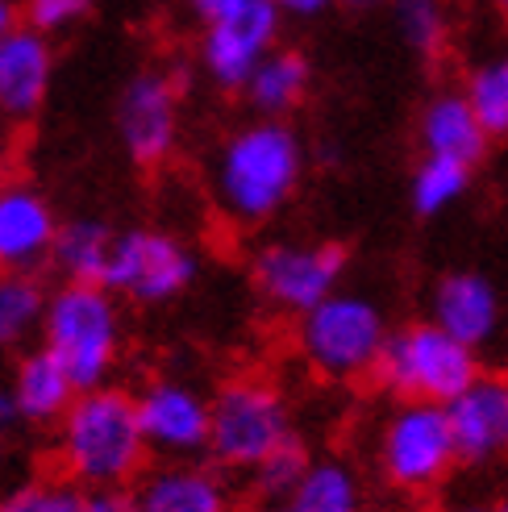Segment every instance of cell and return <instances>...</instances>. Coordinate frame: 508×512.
Listing matches in <instances>:
<instances>
[{
	"instance_id": "e0dca14e",
	"label": "cell",
	"mask_w": 508,
	"mask_h": 512,
	"mask_svg": "<svg viewBox=\"0 0 508 512\" xmlns=\"http://www.w3.org/2000/svg\"><path fill=\"white\" fill-rule=\"evenodd\" d=\"M500 317H504L500 292L484 271H471V267L446 271L438 275L434 292H429V321L471 350H484L496 338Z\"/></svg>"
},
{
	"instance_id": "4dcf8cb0",
	"label": "cell",
	"mask_w": 508,
	"mask_h": 512,
	"mask_svg": "<svg viewBox=\"0 0 508 512\" xmlns=\"http://www.w3.org/2000/svg\"><path fill=\"white\" fill-rule=\"evenodd\" d=\"M284 21H317L334 9V0H271Z\"/></svg>"
},
{
	"instance_id": "ffe728a7",
	"label": "cell",
	"mask_w": 508,
	"mask_h": 512,
	"mask_svg": "<svg viewBox=\"0 0 508 512\" xmlns=\"http://www.w3.org/2000/svg\"><path fill=\"white\" fill-rule=\"evenodd\" d=\"M309 88H313V63L304 59V50L275 46L250 71V80L242 84V96L259 117H288L309 96Z\"/></svg>"
},
{
	"instance_id": "484cf974",
	"label": "cell",
	"mask_w": 508,
	"mask_h": 512,
	"mask_svg": "<svg viewBox=\"0 0 508 512\" xmlns=\"http://www.w3.org/2000/svg\"><path fill=\"white\" fill-rule=\"evenodd\" d=\"M0 512H84V488L59 471H30L0 488Z\"/></svg>"
},
{
	"instance_id": "5bb4252c",
	"label": "cell",
	"mask_w": 508,
	"mask_h": 512,
	"mask_svg": "<svg viewBox=\"0 0 508 512\" xmlns=\"http://www.w3.org/2000/svg\"><path fill=\"white\" fill-rule=\"evenodd\" d=\"M459 463L488 467L508 454V375L479 371L459 396L446 400Z\"/></svg>"
},
{
	"instance_id": "83f0119b",
	"label": "cell",
	"mask_w": 508,
	"mask_h": 512,
	"mask_svg": "<svg viewBox=\"0 0 508 512\" xmlns=\"http://www.w3.org/2000/svg\"><path fill=\"white\" fill-rule=\"evenodd\" d=\"M309 446H304L296 433L292 438L279 442L267 458H259V463L250 467V483H254V496H275V500H284L292 488H296V479L304 475V467H309Z\"/></svg>"
},
{
	"instance_id": "7a4b0ae2",
	"label": "cell",
	"mask_w": 508,
	"mask_h": 512,
	"mask_svg": "<svg viewBox=\"0 0 508 512\" xmlns=\"http://www.w3.org/2000/svg\"><path fill=\"white\" fill-rule=\"evenodd\" d=\"M150 463L134 392L100 383L75 392L67 413L55 425V471L80 488H121L134 483Z\"/></svg>"
},
{
	"instance_id": "2e32d148",
	"label": "cell",
	"mask_w": 508,
	"mask_h": 512,
	"mask_svg": "<svg viewBox=\"0 0 508 512\" xmlns=\"http://www.w3.org/2000/svg\"><path fill=\"white\" fill-rule=\"evenodd\" d=\"M55 84V38L30 25H13L0 38V117L9 125H25L46 109Z\"/></svg>"
},
{
	"instance_id": "4fadbf2b",
	"label": "cell",
	"mask_w": 508,
	"mask_h": 512,
	"mask_svg": "<svg viewBox=\"0 0 508 512\" xmlns=\"http://www.w3.org/2000/svg\"><path fill=\"white\" fill-rule=\"evenodd\" d=\"M55 234L59 213L50 196L21 175H0V271L42 275Z\"/></svg>"
},
{
	"instance_id": "ba28073f",
	"label": "cell",
	"mask_w": 508,
	"mask_h": 512,
	"mask_svg": "<svg viewBox=\"0 0 508 512\" xmlns=\"http://www.w3.org/2000/svg\"><path fill=\"white\" fill-rule=\"evenodd\" d=\"M379 475L400 492H429L454 471L459 450L450 438L446 404L400 400L379 429Z\"/></svg>"
},
{
	"instance_id": "3957f363",
	"label": "cell",
	"mask_w": 508,
	"mask_h": 512,
	"mask_svg": "<svg viewBox=\"0 0 508 512\" xmlns=\"http://www.w3.org/2000/svg\"><path fill=\"white\" fill-rule=\"evenodd\" d=\"M38 342L63 363L75 392L109 383L121 363L125 317L105 284H59L46 292Z\"/></svg>"
},
{
	"instance_id": "8992f818",
	"label": "cell",
	"mask_w": 508,
	"mask_h": 512,
	"mask_svg": "<svg viewBox=\"0 0 508 512\" xmlns=\"http://www.w3.org/2000/svg\"><path fill=\"white\" fill-rule=\"evenodd\" d=\"M371 375L396 400L446 404L479 375V350L454 342L434 321H413L388 329V342L379 350V363Z\"/></svg>"
},
{
	"instance_id": "277c9868",
	"label": "cell",
	"mask_w": 508,
	"mask_h": 512,
	"mask_svg": "<svg viewBox=\"0 0 508 512\" xmlns=\"http://www.w3.org/2000/svg\"><path fill=\"white\" fill-rule=\"evenodd\" d=\"M388 313L367 292L334 288L296 317V350L317 375L334 383L367 379L388 342Z\"/></svg>"
},
{
	"instance_id": "d590c367",
	"label": "cell",
	"mask_w": 508,
	"mask_h": 512,
	"mask_svg": "<svg viewBox=\"0 0 508 512\" xmlns=\"http://www.w3.org/2000/svg\"><path fill=\"white\" fill-rule=\"evenodd\" d=\"M238 512H288V500H275V496H254L246 508Z\"/></svg>"
},
{
	"instance_id": "8d00e7d4",
	"label": "cell",
	"mask_w": 508,
	"mask_h": 512,
	"mask_svg": "<svg viewBox=\"0 0 508 512\" xmlns=\"http://www.w3.org/2000/svg\"><path fill=\"white\" fill-rule=\"evenodd\" d=\"M13 25H21V17H17V0H0V38H5Z\"/></svg>"
},
{
	"instance_id": "836d02e7",
	"label": "cell",
	"mask_w": 508,
	"mask_h": 512,
	"mask_svg": "<svg viewBox=\"0 0 508 512\" xmlns=\"http://www.w3.org/2000/svg\"><path fill=\"white\" fill-rule=\"evenodd\" d=\"M450 512H508V496H496V500H467Z\"/></svg>"
},
{
	"instance_id": "f546056e",
	"label": "cell",
	"mask_w": 508,
	"mask_h": 512,
	"mask_svg": "<svg viewBox=\"0 0 508 512\" xmlns=\"http://www.w3.org/2000/svg\"><path fill=\"white\" fill-rule=\"evenodd\" d=\"M84 512H142V508L134 496V483H121V488H88Z\"/></svg>"
},
{
	"instance_id": "ac0fdd59",
	"label": "cell",
	"mask_w": 508,
	"mask_h": 512,
	"mask_svg": "<svg viewBox=\"0 0 508 512\" xmlns=\"http://www.w3.org/2000/svg\"><path fill=\"white\" fill-rule=\"evenodd\" d=\"M9 392L17 421L30 429H55L59 417L67 413V404L75 400V383L63 371V363L50 354L42 342L17 350V363L9 371Z\"/></svg>"
},
{
	"instance_id": "7c38bea8",
	"label": "cell",
	"mask_w": 508,
	"mask_h": 512,
	"mask_svg": "<svg viewBox=\"0 0 508 512\" xmlns=\"http://www.w3.org/2000/svg\"><path fill=\"white\" fill-rule=\"evenodd\" d=\"M279 30H284V17L271 0H246L242 9L209 21L196 46L205 80L221 92H242L250 71L263 63L267 50L279 46Z\"/></svg>"
},
{
	"instance_id": "52a82bcc",
	"label": "cell",
	"mask_w": 508,
	"mask_h": 512,
	"mask_svg": "<svg viewBox=\"0 0 508 512\" xmlns=\"http://www.w3.org/2000/svg\"><path fill=\"white\" fill-rule=\"evenodd\" d=\"M196 275H200V259L184 238H175L171 229L134 225V229H113L109 263L100 284L117 300L159 309V304L180 300L196 284Z\"/></svg>"
},
{
	"instance_id": "e575fe53",
	"label": "cell",
	"mask_w": 508,
	"mask_h": 512,
	"mask_svg": "<svg viewBox=\"0 0 508 512\" xmlns=\"http://www.w3.org/2000/svg\"><path fill=\"white\" fill-rule=\"evenodd\" d=\"M9 155H13V125L0 117V175L9 171Z\"/></svg>"
},
{
	"instance_id": "1f68e13d",
	"label": "cell",
	"mask_w": 508,
	"mask_h": 512,
	"mask_svg": "<svg viewBox=\"0 0 508 512\" xmlns=\"http://www.w3.org/2000/svg\"><path fill=\"white\" fill-rule=\"evenodd\" d=\"M242 5H246V0H188V13H192L200 25H209V21L234 13V9H242Z\"/></svg>"
},
{
	"instance_id": "5b68a950",
	"label": "cell",
	"mask_w": 508,
	"mask_h": 512,
	"mask_svg": "<svg viewBox=\"0 0 508 512\" xmlns=\"http://www.w3.org/2000/svg\"><path fill=\"white\" fill-rule=\"evenodd\" d=\"M292 404L263 375H234L209 396V446L221 471H250L284 438H292Z\"/></svg>"
},
{
	"instance_id": "6da1fadb",
	"label": "cell",
	"mask_w": 508,
	"mask_h": 512,
	"mask_svg": "<svg viewBox=\"0 0 508 512\" xmlns=\"http://www.w3.org/2000/svg\"><path fill=\"white\" fill-rule=\"evenodd\" d=\"M213 200L242 229L267 225L292 204L304 179V142L288 117H254L213 155Z\"/></svg>"
},
{
	"instance_id": "d4e9b609",
	"label": "cell",
	"mask_w": 508,
	"mask_h": 512,
	"mask_svg": "<svg viewBox=\"0 0 508 512\" xmlns=\"http://www.w3.org/2000/svg\"><path fill=\"white\" fill-rule=\"evenodd\" d=\"M463 96L488 138H508V50L484 55L467 71Z\"/></svg>"
},
{
	"instance_id": "44dd1931",
	"label": "cell",
	"mask_w": 508,
	"mask_h": 512,
	"mask_svg": "<svg viewBox=\"0 0 508 512\" xmlns=\"http://www.w3.org/2000/svg\"><path fill=\"white\" fill-rule=\"evenodd\" d=\"M109 246H113V229L105 221L71 217V221H59L46 267L59 275V284H100L109 263Z\"/></svg>"
},
{
	"instance_id": "d6986e66",
	"label": "cell",
	"mask_w": 508,
	"mask_h": 512,
	"mask_svg": "<svg viewBox=\"0 0 508 512\" xmlns=\"http://www.w3.org/2000/svg\"><path fill=\"white\" fill-rule=\"evenodd\" d=\"M417 142L425 155H434V159H454V163L475 167L488 155L492 138L484 134V125L475 121L463 92H438L425 100V109L417 117Z\"/></svg>"
},
{
	"instance_id": "30bf717a",
	"label": "cell",
	"mask_w": 508,
	"mask_h": 512,
	"mask_svg": "<svg viewBox=\"0 0 508 512\" xmlns=\"http://www.w3.org/2000/svg\"><path fill=\"white\" fill-rule=\"evenodd\" d=\"M180 92H184V75L171 71H134L125 80L117 96V138L121 150L130 155L134 167H163L175 146H180Z\"/></svg>"
},
{
	"instance_id": "9a60e30c",
	"label": "cell",
	"mask_w": 508,
	"mask_h": 512,
	"mask_svg": "<svg viewBox=\"0 0 508 512\" xmlns=\"http://www.w3.org/2000/svg\"><path fill=\"white\" fill-rule=\"evenodd\" d=\"M134 496L142 512H238L225 471L200 458H167L155 467L146 463L134 479Z\"/></svg>"
},
{
	"instance_id": "9c48e42d",
	"label": "cell",
	"mask_w": 508,
	"mask_h": 512,
	"mask_svg": "<svg viewBox=\"0 0 508 512\" xmlns=\"http://www.w3.org/2000/svg\"><path fill=\"white\" fill-rule=\"evenodd\" d=\"M350 254L338 242H267L254 250L250 279L275 313L300 317L342 288Z\"/></svg>"
},
{
	"instance_id": "ab89813d",
	"label": "cell",
	"mask_w": 508,
	"mask_h": 512,
	"mask_svg": "<svg viewBox=\"0 0 508 512\" xmlns=\"http://www.w3.org/2000/svg\"><path fill=\"white\" fill-rule=\"evenodd\" d=\"M492 5H496V9H500V13L508 17V0H492Z\"/></svg>"
},
{
	"instance_id": "4316f807",
	"label": "cell",
	"mask_w": 508,
	"mask_h": 512,
	"mask_svg": "<svg viewBox=\"0 0 508 512\" xmlns=\"http://www.w3.org/2000/svg\"><path fill=\"white\" fill-rule=\"evenodd\" d=\"M400 42L421 59H434L446 42V0H388Z\"/></svg>"
},
{
	"instance_id": "603a6c76",
	"label": "cell",
	"mask_w": 508,
	"mask_h": 512,
	"mask_svg": "<svg viewBox=\"0 0 508 512\" xmlns=\"http://www.w3.org/2000/svg\"><path fill=\"white\" fill-rule=\"evenodd\" d=\"M46 292L34 271H0V354H17L38 338Z\"/></svg>"
},
{
	"instance_id": "f35d334b",
	"label": "cell",
	"mask_w": 508,
	"mask_h": 512,
	"mask_svg": "<svg viewBox=\"0 0 508 512\" xmlns=\"http://www.w3.org/2000/svg\"><path fill=\"white\" fill-rule=\"evenodd\" d=\"M9 471H13V450H9V442H0V488L13 479Z\"/></svg>"
},
{
	"instance_id": "f1b7e54d",
	"label": "cell",
	"mask_w": 508,
	"mask_h": 512,
	"mask_svg": "<svg viewBox=\"0 0 508 512\" xmlns=\"http://www.w3.org/2000/svg\"><path fill=\"white\" fill-rule=\"evenodd\" d=\"M96 9V0H17V17L21 25L46 34V38H59L71 34L75 25H84Z\"/></svg>"
},
{
	"instance_id": "cb8c5ba5",
	"label": "cell",
	"mask_w": 508,
	"mask_h": 512,
	"mask_svg": "<svg viewBox=\"0 0 508 512\" xmlns=\"http://www.w3.org/2000/svg\"><path fill=\"white\" fill-rule=\"evenodd\" d=\"M467 192H471V167H467V163L425 155V159L413 167L409 204H413V213L425 217V221H434V217H442L446 209H454V204H459Z\"/></svg>"
},
{
	"instance_id": "74e56055",
	"label": "cell",
	"mask_w": 508,
	"mask_h": 512,
	"mask_svg": "<svg viewBox=\"0 0 508 512\" xmlns=\"http://www.w3.org/2000/svg\"><path fill=\"white\" fill-rule=\"evenodd\" d=\"M334 5H342L346 13H375V9H384L388 0H334Z\"/></svg>"
},
{
	"instance_id": "7402d4cb",
	"label": "cell",
	"mask_w": 508,
	"mask_h": 512,
	"mask_svg": "<svg viewBox=\"0 0 508 512\" xmlns=\"http://www.w3.org/2000/svg\"><path fill=\"white\" fill-rule=\"evenodd\" d=\"M288 512H363V483L359 471L342 458H309V467L284 496Z\"/></svg>"
},
{
	"instance_id": "8fae6325",
	"label": "cell",
	"mask_w": 508,
	"mask_h": 512,
	"mask_svg": "<svg viewBox=\"0 0 508 512\" xmlns=\"http://www.w3.org/2000/svg\"><path fill=\"white\" fill-rule=\"evenodd\" d=\"M134 413L146 454L167 458H205L209 446V396L188 379L159 375L134 392Z\"/></svg>"
},
{
	"instance_id": "d6a6232c",
	"label": "cell",
	"mask_w": 508,
	"mask_h": 512,
	"mask_svg": "<svg viewBox=\"0 0 508 512\" xmlns=\"http://www.w3.org/2000/svg\"><path fill=\"white\" fill-rule=\"evenodd\" d=\"M17 429H21V421H17V408H13L9 379H0V442H9Z\"/></svg>"
}]
</instances>
